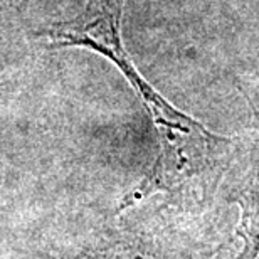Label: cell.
Returning a JSON list of instances; mask_svg holds the SVG:
<instances>
[{"label":"cell","mask_w":259,"mask_h":259,"mask_svg":"<svg viewBox=\"0 0 259 259\" xmlns=\"http://www.w3.org/2000/svg\"><path fill=\"white\" fill-rule=\"evenodd\" d=\"M125 0H90L72 19L42 32L49 48H82L111 61L148 111L158 138V155L148 175L133 189L138 199L158 192L205 189L229 167L234 143L167 101L137 69L121 39Z\"/></svg>","instance_id":"1"},{"label":"cell","mask_w":259,"mask_h":259,"mask_svg":"<svg viewBox=\"0 0 259 259\" xmlns=\"http://www.w3.org/2000/svg\"><path fill=\"white\" fill-rule=\"evenodd\" d=\"M236 204L239 205L237 236L242 242L239 259L259 257V126L244 152L236 182Z\"/></svg>","instance_id":"2"}]
</instances>
